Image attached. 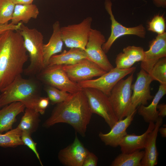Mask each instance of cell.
Here are the masks:
<instances>
[{"mask_svg": "<svg viewBox=\"0 0 166 166\" xmlns=\"http://www.w3.org/2000/svg\"><path fill=\"white\" fill-rule=\"evenodd\" d=\"M18 30L0 34V92L23 72L28 56Z\"/></svg>", "mask_w": 166, "mask_h": 166, "instance_id": "1", "label": "cell"}, {"mask_svg": "<svg viewBox=\"0 0 166 166\" xmlns=\"http://www.w3.org/2000/svg\"><path fill=\"white\" fill-rule=\"evenodd\" d=\"M92 114L82 89L71 94L67 100L57 104L43 126L48 128L57 123L67 124L76 132L84 137Z\"/></svg>", "mask_w": 166, "mask_h": 166, "instance_id": "2", "label": "cell"}, {"mask_svg": "<svg viewBox=\"0 0 166 166\" xmlns=\"http://www.w3.org/2000/svg\"><path fill=\"white\" fill-rule=\"evenodd\" d=\"M0 107L15 102H20L26 108L34 109L40 97L38 85L36 81L23 78L21 74L14 79L1 92Z\"/></svg>", "mask_w": 166, "mask_h": 166, "instance_id": "3", "label": "cell"}, {"mask_svg": "<svg viewBox=\"0 0 166 166\" xmlns=\"http://www.w3.org/2000/svg\"><path fill=\"white\" fill-rule=\"evenodd\" d=\"M22 36L26 50L29 54L30 63L24 70L28 76L37 75L44 68L43 58V36L35 28H30L22 23L18 30Z\"/></svg>", "mask_w": 166, "mask_h": 166, "instance_id": "4", "label": "cell"}, {"mask_svg": "<svg viewBox=\"0 0 166 166\" xmlns=\"http://www.w3.org/2000/svg\"><path fill=\"white\" fill-rule=\"evenodd\" d=\"M133 73L126 79L120 80L115 85L108 96L114 113L118 120H122L137 111L131 102V86Z\"/></svg>", "mask_w": 166, "mask_h": 166, "instance_id": "5", "label": "cell"}, {"mask_svg": "<svg viewBox=\"0 0 166 166\" xmlns=\"http://www.w3.org/2000/svg\"><path fill=\"white\" fill-rule=\"evenodd\" d=\"M92 113L102 117L111 128L118 121L109 97L101 91L90 88L82 89Z\"/></svg>", "mask_w": 166, "mask_h": 166, "instance_id": "6", "label": "cell"}, {"mask_svg": "<svg viewBox=\"0 0 166 166\" xmlns=\"http://www.w3.org/2000/svg\"><path fill=\"white\" fill-rule=\"evenodd\" d=\"M92 18L88 17L79 23L61 27V36L65 46L85 51L92 29Z\"/></svg>", "mask_w": 166, "mask_h": 166, "instance_id": "7", "label": "cell"}, {"mask_svg": "<svg viewBox=\"0 0 166 166\" xmlns=\"http://www.w3.org/2000/svg\"><path fill=\"white\" fill-rule=\"evenodd\" d=\"M37 76L38 79L47 85L71 94L82 90L77 83L73 82L69 79L61 65L47 66Z\"/></svg>", "mask_w": 166, "mask_h": 166, "instance_id": "8", "label": "cell"}, {"mask_svg": "<svg viewBox=\"0 0 166 166\" xmlns=\"http://www.w3.org/2000/svg\"><path fill=\"white\" fill-rule=\"evenodd\" d=\"M135 67L126 69L116 67L97 78L92 79L77 83L82 88H90L99 90L109 96L113 88L121 79L127 75L134 73Z\"/></svg>", "mask_w": 166, "mask_h": 166, "instance_id": "9", "label": "cell"}, {"mask_svg": "<svg viewBox=\"0 0 166 166\" xmlns=\"http://www.w3.org/2000/svg\"><path fill=\"white\" fill-rule=\"evenodd\" d=\"M106 41L104 35L101 32L92 29L85 51L87 59L108 72L114 67L102 48Z\"/></svg>", "mask_w": 166, "mask_h": 166, "instance_id": "10", "label": "cell"}, {"mask_svg": "<svg viewBox=\"0 0 166 166\" xmlns=\"http://www.w3.org/2000/svg\"><path fill=\"white\" fill-rule=\"evenodd\" d=\"M112 5L110 0H105V9L109 15L111 22L110 35L102 46V48L106 54L109 52L115 41L121 36L126 35H132L144 38L146 34L145 29L142 24L133 27H127L118 22L113 14Z\"/></svg>", "mask_w": 166, "mask_h": 166, "instance_id": "11", "label": "cell"}, {"mask_svg": "<svg viewBox=\"0 0 166 166\" xmlns=\"http://www.w3.org/2000/svg\"><path fill=\"white\" fill-rule=\"evenodd\" d=\"M62 67L69 79L76 83L100 77L107 72L86 58L73 65H62Z\"/></svg>", "mask_w": 166, "mask_h": 166, "instance_id": "12", "label": "cell"}, {"mask_svg": "<svg viewBox=\"0 0 166 166\" xmlns=\"http://www.w3.org/2000/svg\"><path fill=\"white\" fill-rule=\"evenodd\" d=\"M153 81L150 74L142 69L137 74L136 81L131 86L133 93L131 102L136 108L140 105H146L153 97L151 94L150 84Z\"/></svg>", "mask_w": 166, "mask_h": 166, "instance_id": "13", "label": "cell"}, {"mask_svg": "<svg viewBox=\"0 0 166 166\" xmlns=\"http://www.w3.org/2000/svg\"><path fill=\"white\" fill-rule=\"evenodd\" d=\"M89 152L79 140L76 132L73 142L60 150L58 158L60 163L64 166H82Z\"/></svg>", "mask_w": 166, "mask_h": 166, "instance_id": "14", "label": "cell"}, {"mask_svg": "<svg viewBox=\"0 0 166 166\" xmlns=\"http://www.w3.org/2000/svg\"><path fill=\"white\" fill-rule=\"evenodd\" d=\"M149 47L148 50L144 51V58L140 65L141 69L148 73L160 59L166 57V33L158 35Z\"/></svg>", "mask_w": 166, "mask_h": 166, "instance_id": "15", "label": "cell"}, {"mask_svg": "<svg viewBox=\"0 0 166 166\" xmlns=\"http://www.w3.org/2000/svg\"><path fill=\"white\" fill-rule=\"evenodd\" d=\"M137 111L134 112L122 120H118L107 133L100 132L98 136L106 145L113 147L119 146L122 138L127 134L126 130L133 121Z\"/></svg>", "mask_w": 166, "mask_h": 166, "instance_id": "16", "label": "cell"}, {"mask_svg": "<svg viewBox=\"0 0 166 166\" xmlns=\"http://www.w3.org/2000/svg\"><path fill=\"white\" fill-rule=\"evenodd\" d=\"M163 123V118L159 117L153 129L148 135L144 148L141 166H154L158 164V153L156 140L159 128Z\"/></svg>", "mask_w": 166, "mask_h": 166, "instance_id": "17", "label": "cell"}, {"mask_svg": "<svg viewBox=\"0 0 166 166\" xmlns=\"http://www.w3.org/2000/svg\"><path fill=\"white\" fill-rule=\"evenodd\" d=\"M144 58V51L143 48L128 46L117 55L115 59L116 67L122 69H129L135 62L143 61Z\"/></svg>", "mask_w": 166, "mask_h": 166, "instance_id": "18", "label": "cell"}, {"mask_svg": "<svg viewBox=\"0 0 166 166\" xmlns=\"http://www.w3.org/2000/svg\"><path fill=\"white\" fill-rule=\"evenodd\" d=\"M154 126L155 123L150 122L147 130L143 134L137 135L127 134L122 138L119 144L121 153H130L144 149L148 135Z\"/></svg>", "mask_w": 166, "mask_h": 166, "instance_id": "19", "label": "cell"}, {"mask_svg": "<svg viewBox=\"0 0 166 166\" xmlns=\"http://www.w3.org/2000/svg\"><path fill=\"white\" fill-rule=\"evenodd\" d=\"M60 25L58 21L53 25V33L46 44L43 46V63L44 68L48 65L50 57L53 55L61 52L63 42L61 32Z\"/></svg>", "mask_w": 166, "mask_h": 166, "instance_id": "20", "label": "cell"}, {"mask_svg": "<svg viewBox=\"0 0 166 166\" xmlns=\"http://www.w3.org/2000/svg\"><path fill=\"white\" fill-rule=\"evenodd\" d=\"M26 107L20 102L6 105L0 109V133L12 129L18 115L24 112Z\"/></svg>", "mask_w": 166, "mask_h": 166, "instance_id": "21", "label": "cell"}, {"mask_svg": "<svg viewBox=\"0 0 166 166\" xmlns=\"http://www.w3.org/2000/svg\"><path fill=\"white\" fill-rule=\"evenodd\" d=\"M166 94V85L160 84L158 90L148 106L140 105L137 108L138 114L148 123H155L159 117L157 106L161 99Z\"/></svg>", "mask_w": 166, "mask_h": 166, "instance_id": "22", "label": "cell"}, {"mask_svg": "<svg viewBox=\"0 0 166 166\" xmlns=\"http://www.w3.org/2000/svg\"><path fill=\"white\" fill-rule=\"evenodd\" d=\"M85 58L87 59L85 51L79 48H71L68 50H64L60 54L52 56L47 66L73 65Z\"/></svg>", "mask_w": 166, "mask_h": 166, "instance_id": "23", "label": "cell"}, {"mask_svg": "<svg viewBox=\"0 0 166 166\" xmlns=\"http://www.w3.org/2000/svg\"><path fill=\"white\" fill-rule=\"evenodd\" d=\"M39 12L37 6L32 4L15 5L11 23L16 25L20 22L27 24L31 18L36 19Z\"/></svg>", "mask_w": 166, "mask_h": 166, "instance_id": "24", "label": "cell"}, {"mask_svg": "<svg viewBox=\"0 0 166 166\" xmlns=\"http://www.w3.org/2000/svg\"><path fill=\"white\" fill-rule=\"evenodd\" d=\"M40 113L34 109L26 108L24 115L17 127L22 132L30 134L37 129L40 122Z\"/></svg>", "mask_w": 166, "mask_h": 166, "instance_id": "25", "label": "cell"}, {"mask_svg": "<svg viewBox=\"0 0 166 166\" xmlns=\"http://www.w3.org/2000/svg\"><path fill=\"white\" fill-rule=\"evenodd\" d=\"M144 151H137L130 153H123L118 155L112 162L111 166H141Z\"/></svg>", "mask_w": 166, "mask_h": 166, "instance_id": "26", "label": "cell"}, {"mask_svg": "<svg viewBox=\"0 0 166 166\" xmlns=\"http://www.w3.org/2000/svg\"><path fill=\"white\" fill-rule=\"evenodd\" d=\"M22 131L17 127L6 133H0V147H15L24 145L21 139Z\"/></svg>", "mask_w": 166, "mask_h": 166, "instance_id": "27", "label": "cell"}, {"mask_svg": "<svg viewBox=\"0 0 166 166\" xmlns=\"http://www.w3.org/2000/svg\"><path fill=\"white\" fill-rule=\"evenodd\" d=\"M153 81L166 85V58L160 59L154 65L149 73Z\"/></svg>", "mask_w": 166, "mask_h": 166, "instance_id": "28", "label": "cell"}, {"mask_svg": "<svg viewBox=\"0 0 166 166\" xmlns=\"http://www.w3.org/2000/svg\"><path fill=\"white\" fill-rule=\"evenodd\" d=\"M45 90L52 104H57L66 100L71 94L65 91L48 85L45 88Z\"/></svg>", "mask_w": 166, "mask_h": 166, "instance_id": "29", "label": "cell"}, {"mask_svg": "<svg viewBox=\"0 0 166 166\" xmlns=\"http://www.w3.org/2000/svg\"><path fill=\"white\" fill-rule=\"evenodd\" d=\"M15 4L11 0H0V23H8L11 20Z\"/></svg>", "mask_w": 166, "mask_h": 166, "instance_id": "30", "label": "cell"}, {"mask_svg": "<svg viewBox=\"0 0 166 166\" xmlns=\"http://www.w3.org/2000/svg\"><path fill=\"white\" fill-rule=\"evenodd\" d=\"M165 21L162 15H157L154 16L149 22L148 30L160 35L165 32Z\"/></svg>", "mask_w": 166, "mask_h": 166, "instance_id": "31", "label": "cell"}, {"mask_svg": "<svg viewBox=\"0 0 166 166\" xmlns=\"http://www.w3.org/2000/svg\"><path fill=\"white\" fill-rule=\"evenodd\" d=\"M31 134L26 132L22 131L21 135V139L24 145L27 146L32 150L36 155L42 166H43L39 155L37 149V143L35 142L31 136Z\"/></svg>", "mask_w": 166, "mask_h": 166, "instance_id": "32", "label": "cell"}, {"mask_svg": "<svg viewBox=\"0 0 166 166\" xmlns=\"http://www.w3.org/2000/svg\"><path fill=\"white\" fill-rule=\"evenodd\" d=\"M49 101L48 97H40L36 103L34 109L40 114H43L49 105Z\"/></svg>", "mask_w": 166, "mask_h": 166, "instance_id": "33", "label": "cell"}, {"mask_svg": "<svg viewBox=\"0 0 166 166\" xmlns=\"http://www.w3.org/2000/svg\"><path fill=\"white\" fill-rule=\"evenodd\" d=\"M98 161L97 157L89 151L85 158L82 166H96Z\"/></svg>", "mask_w": 166, "mask_h": 166, "instance_id": "34", "label": "cell"}, {"mask_svg": "<svg viewBox=\"0 0 166 166\" xmlns=\"http://www.w3.org/2000/svg\"><path fill=\"white\" fill-rule=\"evenodd\" d=\"M22 23V22H19L16 25H14L11 23L5 24L0 23V34L4 31L9 30H19Z\"/></svg>", "mask_w": 166, "mask_h": 166, "instance_id": "35", "label": "cell"}, {"mask_svg": "<svg viewBox=\"0 0 166 166\" xmlns=\"http://www.w3.org/2000/svg\"><path fill=\"white\" fill-rule=\"evenodd\" d=\"M157 109H158V116L162 117L166 116V105L164 103L158 104Z\"/></svg>", "mask_w": 166, "mask_h": 166, "instance_id": "36", "label": "cell"}, {"mask_svg": "<svg viewBox=\"0 0 166 166\" xmlns=\"http://www.w3.org/2000/svg\"><path fill=\"white\" fill-rule=\"evenodd\" d=\"M15 4L25 5L32 4L34 0H11Z\"/></svg>", "mask_w": 166, "mask_h": 166, "instance_id": "37", "label": "cell"}, {"mask_svg": "<svg viewBox=\"0 0 166 166\" xmlns=\"http://www.w3.org/2000/svg\"><path fill=\"white\" fill-rule=\"evenodd\" d=\"M155 5L157 7L165 8L166 0H152Z\"/></svg>", "mask_w": 166, "mask_h": 166, "instance_id": "38", "label": "cell"}, {"mask_svg": "<svg viewBox=\"0 0 166 166\" xmlns=\"http://www.w3.org/2000/svg\"><path fill=\"white\" fill-rule=\"evenodd\" d=\"M158 132H159L162 137L164 138L166 137V127L164 126L163 127H160L158 130Z\"/></svg>", "mask_w": 166, "mask_h": 166, "instance_id": "39", "label": "cell"}, {"mask_svg": "<svg viewBox=\"0 0 166 166\" xmlns=\"http://www.w3.org/2000/svg\"><path fill=\"white\" fill-rule=\"evenodd\" d=\"M143 0V1H144V0Z\"/></svg>", "mask_w": 166, "mask_h": 166, "instance_id": "40", "label": "cell"}]
</instances>
